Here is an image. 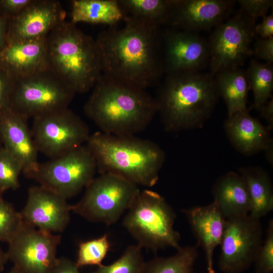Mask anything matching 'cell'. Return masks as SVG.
I'll use <instances>...</instances> for the list:
<instances>
[{
	"mask_svg": "<svg viewBox=\"0 0 273 273\" xmlns=\"http://www.w3.org/2000/svg\"><path fill=\"white\" fill-rule=\"evenodd\" d=\"M163 73L199 71L209 62L208 41L196 32L169 28L162 33Z\"/></svg>",
	"mask_w": 273,
	"mask_h": 273,
	"instance_id": "5bb4252c",
	"label": "cell"
},
{
	"mask_svg": "<svg viewBox=\"0 0 273 273\" xmlns=\"http://www.w3.org/2000/svg\"><path fill=\"white\" fill-rule=\"evenodd\" d=\"M7 252L4 251L0 247V273L3 271L5 266L8 261Z\"/></svg>",
	"mask_w": 273,
	"mask_h": 273,
	"instance_id": "7bdbcfd3",
	"label": "cell"
},
{
	"mask_svg": "<svg viewBox=\"0 0 273 273\" xmlns=\"http://www.w3.org/2000/svg\"><path fill=\"white\" fill-rule=\"evenodd\" d=\"M197 240L205 255L207 273H215L213 255L222 239L226 218L213 201L205 206H194L183 210Z\"/></svg>",
	"mask_w": 273,
	"mask_h": 273,
	"instance_id": "d6986e66",
	"label": "cell"
},
{
	"mask_svg": "<svg viewBox=\"0 0 273 273\" xmlns=\"http://www.w3.org/2000/svg\"><path fill=\"white\" fill-rule=\"evenodd\" d=\"M212 194L213 201L226 219L249 214V193L239 173L229 171L218 178L213 186Z\"/></svg>",
	"mask_w": 273,
	"mask_h": 273,
	"instance_id": "7402d4cb",
	"label": "cell"
},
{
	"mask_svg": "<svg viewBox=\"0 0 273 273\" xmlns=\"http://www.w3.org/2000/svg\"><path fill=\"white\" fill-rule=\"evenodd\" d=\"M4 191L0 188V201L3 200L2 195Z\"/></svg>",
	"mask_w": 273,
	"mask_h": 273,
	"instance_id": "f6af8a7d",
	"label": "cell"
},
{
	"mask_svg": "<svg viewBox=\"0 0 273 273\" xmlns=\"http://www.w3.org/2000/svg\"><path fill=\"white\" fill-rule=\"evenodd\" d=\"M95 159L85 145L58 157L39 163L31 178L66 199L78 194L95 177Z\"/></svg>",
	"mask_w": 273,
	"mask_h": 273,
	"instance_id": "9c48e42d",
	"label": "cell"
},
{
	"mask_svg": "<svg viewBox=\"0 0 273 273\" xmlns=\"http://www.w3.org/2000/svg\"><path fill=\"white\" fill-rule=\"evenodd\" d=\"M127 211L123 226L140 247L154 251L180 247V235L173 227L175 214L161 195L150 190L140 191Z\"/></svg>",
	"mask_w": 273,
	"mask_h": 273,
	"instance_id": "8992f818",
	"label": "cell"
},
{
	"mask_svg": "<svg viewBox=\"0 0 273 273\" xmlns=\"http://www.w3.org/2000/svg\"><path fill=\"white\" fill-rule=\"evenodd\" d=\"M84 106V111L104 133L135 135L158 113L157 103L146 91L102 74Z\"/></svg>",
	"mask_w": 273,
	"mask_h": 273,
	"instance_id": "7a4b0ae2",
	"label": "cell"
},
{
	"mask_svg": "<svg viewBox=\"0 0 273 273\" xmlns=\"http://www.w3.org/2000/svg\"><path fill=\"white\" fill-rule=\"evenodd\" d=\"M240 10L250 20L256 22L259 17L266 15L273 6L272 0H240Z\"/></svg>",
	"mask_w": 273,
	"mask_h": 273,
	"instance_id": "836d02e7",
	"label": "cell"
},
{
	"mask_svg": "<svg viewBox=\"0 0 273 273\" xmlns=\"http://www.w3.org/2000/svg\"><path fill=\"white\" fill-rule=\"evenodd\" d=\"M118 1L124 18H131L160 27L167 24L171 7V0Z\"/></svg>",
	"mask_w": 273,
	"mask_h": 273,
	"instance_id": "484cf974",
	"label": "cell"
},
{
	"mask_svg": "<svg viewBox=\"0 0 273 273\" xmlns=\"http://www.w3.org/2000/svg\"><path fill=\"white\" fill-rule=\"evenodd\" d=\"M198 247L197 245L180 246L171 256L155 257L145 262L141 273H195Z\"/></svg>",
	"mask_w": 273,
	"mask_h": 273,
	"instance_id": "4316f807",
	"label": "cell"
},
{
	"mask_svg": "<svg viewBox=\"0 0 273 273\" xmlns=\"http://www.w3.org/2000/svg\"><path fill=\"white\" fill-rule=\"evenodd\" d=\"M47 45L48 68L76 94L94 87L102 74L96 39L65 20L49 33Z\"/></svg>",
	"mask_w": 273,
	"mask_h": 273,
	"instance_id": "5b68a950",
	"label": "cell"
},
{
	"mask_svg": "<svg viewBox=\"0 0 273 273\" xmlns=\"http://www.w3.org/2000/svg\"><path fill=\"white\" fill-rule=\"evenodd\" d=\"M32 0H2L0 9L9 17L10 20L18 14Z\"/></svg>",
	"mask_w": 273,
	"mask_h": 273,
	"instance_id": "8d00e7d4",
	"label": "cell"
},
{
	"mask_svg": "<svg viewBox=\"0 0 273 273\" xmlns=\"http://www.w3.org/2000/svg\"><path fill=\"white\" fill-rule=\"evenodd\" d=\"M219 96L214 76L188 71L166 75L156 99L165 130L177 132L202 128Z\"/></svg>",
	"mask_w": 273,
	"mask_h": 273,
	"instance_id": "3957f363",
	"label": "cell"
},
{
	"mask_svg": "<svg viewBox=\"0 0 273 273\" xmlns=\"http://www.w3.org/2000/svg\"><path fill=\"white\" fill-rule=\"evenodd\" d=\"M8 273H20L15 267H13Z\"/></svg>",
	"mask_w": 273,
	"mask_h": 273,
	"instance_id": "ee69618b",
	"label": "cell"
},
{
	"mask_svg": "<svg viewBox=\"0 0 273 273\" xmlns=\"http://www.w3.org/2000/svg\"><path fill=\"white\" fill-rule=\"evenodd\" d=\"M223 128L232 146L244 155L263 151L272 141L271 130L251 115L248 109L228 116Z\"/></svg>",
	"mask_w": 273,
	"mask_h": 273,
	"instance_id": "44dd1931",
	"label": "cell"
},
{
	"mask_svg": "<svg viewBox=\"0 0 273 273\" xmlns=\"http://www.w3.org/2000/svg\"><path fill=\"white\" fill-rule=\"evenodd\" d=\"M22 172L20 162L4 148L0 150V188L15 190L19 187V177Z\"/></svg>",
	"mask_w": 273,
	"mask_h": 273,
	"instance_id": "4dcf8cb0",
	"label": "cell"
},
{
	"mask_svg": "<svg viewBox=\"0 0 273 273\" xmlns=\"http://www.w3.org/2000/svg\"><path fill=\"white\" fill-rule=\"evenodd\" d=\"M219 97L225 102L228 116L246 110L249 85L246 71L241 68L223 70L215 75Z\"/></svg>",
	"mask_w": 273,
	"mask_h": 273,
	"instance_id": "d4e9b609",
	"label": "cell"
},
{
	"mask_svg": "<svg viewBox=\"0 0 273 273\" xmlns=\"http://www.w3.org/2000/svg\"><path fill=\"white\" fill-rule=\"evenodd\" d=\"M49 273H80L75 262L64 257L57 259Z\"/></svg>",
	"mask_w": 273,
	"mask_h": 273,
	"instance_id": "f35d334b",
	"label": "cell"
},
{
	"mask_svg": "<svg viewBox=\"0 0 273 273\" xmlns=\"http://www.w3.org/2000/svg\"><path fill=\"white\" fill-rule=\"evenodd\" d=\"M0 66L11 78L49 69L47 37L8 42L0 52Z\"/></svg>",
	"mask_w": 273,
	"mask_h": 273,
	"instance_id": "ffe728a7",
	"label": "cell"
},
{
	"mask_svg": "<svg viewBox=\"0 0 273 273\" xmlns=\"http://www.w3.org/2000/svg\"><path fill=\"white\" fill-rule=\"evenodd\" d=\"M85 145L100 174L114 173L137 186H154L165 161V153L158 144L135 135L98 131L90 134Z\"/></svg>",
	"mask_w": 273,
	"mask_h": 273,
	"instance_id": "277c9868",
	"label": "cell"
},
{
	"mask_svg": "<svg viewBox=\"0 0 273 273\" xmlns=\"http://www.w3.org/2000/svg\"><path fill=\"white\" fill-rule=\"evenodd\" d=\"M255 22L240 10L215 27L208 41L210 74L240 68L252 55Z\"/></svg>",
	"mask_w": 273,
	"mask_h": 273,
	"instance_id": "30bf717a",
	"label": "cell"
},
{
	"mask_svg": "<svg viewBox=\"0 0 273 273\" xmlns=\"http://www.w3.org/2000/svg\"><path fill=\"white\" fill-rule=\"evenodd\" d=\"M140 190L130 181L112 173L94 177L72 211L87 220L110 225L130 208Z\"/></svg>",
	"mask_w": 273,
	"mask_h": 273,
	"instance_id": "ba28073f",
	"label": "cell"
},
{
	"mask_svg": "<svg viewBox=\"0 0 273 273\" xmlns=\"http://www.w3.org/2000/svg\"><path fill=\"white\" fill-rule=\"evenodd\" d=\"M247 187L250 201L249 215L259 219L273 209V189L270 176L258 166L239 169Z\"/></svg>",
	"mask_w": 273,
	"mask_h": 273,
	"instance_id": "603a6c76",
	"label": "cell"
},
{
	"mask_svg": "<svg viewBox=\"0 0 273 273\" xmlns=\"http://www.w3.org/2000/svg\"><path fill=\"white\" fill-rule=\"evenodd\" d=\"M96 38L102 74L146 90L164 74L160 27L124 17Z\"/></svg>",
	"mask_w": 273,
	"mask_h": 273,
	"instance_id": "6da1fadb",
	"label": "cell"
},
{
	"mask_svg": "<svg viewBox=\"0 0 273 273\" xmlns=\"http://www.w3.org/2000/svg\"><path fill=\"white\" fill-rule=\"evenodd\" d=\"M110 247V244L107 235L80 243L75 262L76 265L79 268L86 265H102Z\"/></svg>",
	"mask_w": 273,
	"mask_h": 273,
	"instance_id": "f546056e",
	"label": "cell"
},
{
	"mask_svg": "<svg viewBox=\"0 0 273 273\" xmlns=\"http://www.w3.org/2000/svg\"><path fill=\"white\" fill-rule=\"evenodd\" d=\"M144 263L142 247L131 245L115 262L108 265L102 264L90 273H141Z\"/></svg>",
	"mask_w": 273,
	"mask_h": 273,
	"instance_id": "f1b7e54d",
	"label": "cell"
},
{
	"mask_svg": "<svg viewBox=\"0 0 273 273\" xmlns=\"http://www.w3.org/2000/svg\"><path fill=\"white\" fill-rule=\"evenodd\" d=\"M61 236L39 230L23 221L8 243L7 252L20 273H49L58 258Z\"/></svg>",
	"mask_w": 273,
	"mask_h": 273,
	"instance_id": "4fadbf2b",
	"label": "cell"
},
{
	"mask_svg": "<svg viewBox=\"0 0 273 273\" xmlns=\"http://www.w3.org/2000/svg\"><path fill=\"white\" fill-rule=\"evenodd\" d=\"M27 120L8 107L0 115V136L4 148L20 162L22 172L31 178L39 163L38 151Z\"/></svg>",
	"mask_w": 273,
	"mask_h": 273,
	"instance_id": "ac0fdd59",
	"label": "cell"
},
{
	"mask_svg": "<svg viewBox=\"0 0 273 273\" xmlns=\"http://www.w3.org/2000/svg\"><path fill=\"white\" fill-rule=\"evenodd\" d=\"M255 34L260 38H267L273 37V15H265L260 23L255 25L254 28Z\"/></svg>",
	"mask_w": 273,
	"mask_h": 273,
	"instance_id": "74e56055",
	"label": "cell"
},
{
	"mask_svg": "<svg viewBox=\"0 0 273 273\" xmlns=\"http://www.w3.org/2000/svg\"><path fill=\"white\" fill-rule=\"evenodd\" d=\"M72 205L67 199L40 186L28 190L26 203L20 212L23 220L39 230L62 232L70 220Z\"/></svg>",
	"mask_w": 273,
	"mask_h": 273,
	"instance_id": "e0dca14e",
	"label": "cell"
},
{
	"mask_svg": "<svg viewBox=\"0 0 273 273\" xmlns=\"http://www.w3.org/2000/svg\"><path fill=\"white\" fill-rule=\"evenodd\" d=\"M11 79L9 106L27 119L68 108L76 94L49 69Z\"/></svg>",
	"mask_w": 273,
	"mask_h": 273,
	"instance_id": "52a82bcc",
	"label": "cell"
},
{
	"mask_svg": "<svg viewBox=\"0 0 273 273\" xmlns=\"http://www.w3.org/2000/svg\"><path fill=\"white\" fill-rule=\"evenodd\" d=\"M260 117L267 122L266 126L270 130L273 128V98L270 99L259 111Z\"/></svg>",
	"mask_w": 273,
	"mask_h": 273,
	"instance_id": "ab89813d",
	"label": "cell"
},
{
	"mask_svg": "<svg viewBox=\"0 0 273 273\" xmlns=\"http://www.w3.org/2000/svg\"><path fill=\"white\" fill-rule=\"evenodd\" d=\"M250 89L253 94V107L259 111L272 97L273 67L272 64L260 63L252 59L246 71Z\"/></svg>",
	"mask_w": 273,
	"mask_h": 273,
	"instance_id": "83f0119b",
	"label": "cell"
},
{
	"mask_svg": "<svg viewBox=\"0 0 273 273\" xmlns=\"http://www.w3.org/2000/svg\"><path fill=\"white\" fill-rule=\"evenodd\" d=\"M65 16L59 1L32 0L9 21L7 43L46 37Z\"/></svg>",
	"mask_w": 273,
	"mask_h": 273,
	"instance_id": "9a60e30c",
	"label": "cell"
},
{
	"mask_svg": "<svg viewBox=\"0 0 273 273\" xmlns=\"http://www.w3.org/2000/svg\"><path fill=\"white\" fill-rule=\"evenodd\" d=\"M20 212L3 200L0 201V242L8 243L14 237L23 223Z\"/></svg>",
	"mask_w": 273,
	"mask_h": 273,
	"instance_id": "1f68e13d",
	"label": "cell"
},
{
	"mask_svg": "<svg viewBox=\"0 0 273 273\" xmlns=\"http://www.w3.org/2000/svg\"><path fill=\"white\" fill-rule=\"evenodd\" d=\"M11 87V78L0 68V115L10 107Z\"/></svg>",
	"mask_w": 273,
	"mask_h": 273,
	"instance_id": "d590c367",
	"label": "cell"
},
{
	"mask_svg": "<svg viewBox=\"0 0 273 273\" xmlns=\"http://www.w3.org/2000/svg\"><path fill=\"white\" fill-rule=\"evenodd\" d=\"M8 22L7 18L0 15V52L7 43Z\"/></svg>",
	"mask_w": 273,
	"mask_h": 273,
	"instance_id": "60d3db41",
	"label": "cell"
},
{
	"mask_svg": "<svg viewBox=\"0 0 273 273\" xmlns=\"http://www.w3.org/2000/svg\"><path fill=\"white\" fill-rule=\"evenodd\" d=\"M259 219L247 215L226 219L220 244L219 269L224 273H241L254 263L262 243Z\"/></svg>",
	"mask_w": 273,
	"mask_h": 273,
	"instance_id": "7c38bea8",
	"label": "cell"
},
{
	"mask_svg": "<svg viewBox=\"0 0 273 273\" xmlns=\"http://www.w3.org/2000/svg\"><path fill=\"white\" fill-rule=\"evenodd\" d=\"M234 1L171 0L166 25L196 32L216 27L230 17Z\"/></svg>",
	"mask_w": 273,
	"mask_h": 273,
	"instance_id": "2e32d148",
	"label": "cell"
},
{
	"mask_svg": "<svg viewBox=\"0 0 273 273\" xmlns=\"http://www.w3.org/2000/svg\"><path fill=\"white\" fill-rule=\"evenodd\" d=\"M255 273H272L273 271V221L270 220L262 242L254 261Z\"/></svg>",
	"mask_w": 273,
	"mask_h": 273,
	"instance_id": "d6a6232c",
	"label": "cell"
},
{
	"mask_svg": "<svg viewBox=\"0 0 273 273\" xmlns=\"http://www.w3.org/2000/svg\"><path fill=\"white\" fill-rule=\"evenodd\" d=\"M252 55L257 59L263 60L265 63H273V37L267 38L258 37L252 47Z\"/></svg>",
	"mask_w": 273,
	"mask_h": 273,
	"instance_id": "e575fe53",
	"label": "cell"
},
{
	"mask_svg": "<svg viewBox=\"0 0 273 273\" xmlns=\"http://www.w3.org/2000/svg\"><path fill=\"white\" fill-rule=\"evenodd\" d=\"M31 130L38 152L50 159L85 145L90 135L87 125L68 108L33 119Z\"/></svg>",
	"mask_w": 273,
	"mask_h": 273,
	"instance_id": "8fae6325",
	"label": "cell"
},
{
	"mask_svg": "<svg viewBox=\"0 0 273 273\" xmlns=\"http://www.w3.org/2000/svg\"><path fill=\"white\" fill-rule=\"evenodd\" d=\"M273 143L272 141L267 146V147L263 151L265 152V156L266 157L267 160L268 162L272 164L273 160Z\"/></svg>",
	"mask_w": 273,
	"mask_h": 273,
	"instance_id": "b9f144b4",
	"label": "cell"
},
{
	"mask_svg": "<svg viewBox=\"0 0 273 273\" xmlns=\"http://www.w3.org/2000/svg\"><path fill=\"white\" fill-rule=\"evenodd\" d=\"M71 21L78 23L117 25L124 15L118 0H73L71 1Z\"/></svg>",
	"mask_w": 273,
	"mask_h": 273,
	"instance_id": "cb8c5ba5",
	"label": "cell"
},
{
	"mask_svg": "<svg viewBox=\"0 0 273 273\" xmlns=\"http://www.w3.org/2000/svg\"><path fill=\"white\" fill-rule=\"evenodd\" d=\"M0 68L2 69L1 67V66H0Z\"/></svg>",
	"mask_w": 273,
	"mask_h": 273,
	"instance_id": "bcb514c9",
	"label": "cell"
}]
</instances>
